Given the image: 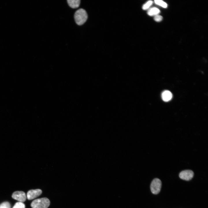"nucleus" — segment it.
<instances>
[{"instance_id": "nucleus-3", "label": "nucleus", "mask_w": 208, "mask_h": 208, "mask_svg": "<svg viewBox=\"0 0 208 208\" xmlns=\"http://www.w3.org/2000/svg\"><path fill=\"white\" fill-rule=\"evenodd\" d=\"M161 187V182L158 178L154 179L152 181L150 189L152 193L155 194H158L160 191Z\"/></svg>"}, {"instance_id": "nucleus-10", "label": "nucleus", "mask_w": 208, "mask_h": 208, "mask_svg": "<svg viewBox=\"0 0 208 208\" xmlns=\"http://www.w3.org/2000/svg\"><path fill=\"white\" fill-rule=\"evenodd\" d=\"M154 2L156 4L163 8H166L167 7V4L166 2L162 0H155L154 1Z\"/></svg>"}, {"instance_id": "nucleus-5", "label": "nucleus", "mask_w": 208, "mask_h": 208, "mask_svg": "<svg viewBox=\"0 0 208 208\" xmlns=\"http://www.w3.org/2000/svg\"><path fill=\"white\" fill-rule=\"evenodd\" d=\"M12 198L19 202H25L26 199L25 193L22 191H16L14 192L12 195Z\"/></svg>"}, {"instance_id": "nucleus-4", "label": "nucleus", "mask_w": 208, "mask_h": 208, "mask_svg": "<svg viewBox=\"0 0 208 208\" xmlns=\"http://www.w3.org/2000/svg\"><path fill=\"white\" fill-rule=\"evenodd\" d=\"M194 175L193 171L190 170H185L181 172L179 175L180 178L183 180L188 181L191 180Z\"/></svg>"}, {"instance_id": "nucleus-11", "label": "nucleus", "mask_w": 208, "mask_h": 208, "mask_svg": "<svg viewBox=\"0 0 208 208\" xmlns=\"http://www.w3.org/2000/svg\"><path fill=\"white\" fill-rule=\"evenodd\" d=\"M153 3V1H152L149 0L147 1L143 5L142 9L144 10H148Z\"/></svg>"}, {"instance_id": "nucleus-9", "label": "nucleus", "mask_w": 208, "mask_h": 208, "mask_svg": "<svg viewBox=\"0 0 208 208\" xmlns=\"http://www.w3.org/2000/svg\"><path fill=\"white\" fill-rule=\"evenodd\" d=\"M160 12L159 9L156 7H153L149 8L147 11L148 14L151 16H155L158 15Z\"/></svg>"}, {"instance_id": "nucleus-14", "label": "nucleus", "mask_w": 208, "mask_h": 208, "mask_svg": "<svg viewBox=\"0 0 208 208\" xmlns=\"http://www.w3.org/2000/svg\"><path fill=\"white\" fill-rule=\"evenodd\" d=\"M163 18L162 16L159 14L155 16L154 18V20L157 22H160L162 20Z\"/></svg>"}, {"instance_id": "nucleus-6", "label": "nucleus", "mask_w": 208, "mask_h": 208, "mask_svg": "<svg viewBox=\"0 0 208 208\" xmlns=\"http://www.w3.org/2000/svg\"><path fill=\"white\" fill-rule=\"evenodd\" d=\"M42 193V191L40 189L30 190L27 192V198L29 200L33 199L39 196Z\"/></svg>"}, {"instance_id": "nucleus-2", "label": "nucleus", "mask_w": 208, "mask_h": 208, "mask_svg": "<svg viewBox=\"0 0 208 208\" xmlns=\"http://www.w3.org/2000/svg\"><path fill=\"white\" fill-rule=\"evenodd\" d=\"M50 205V201L47 198L36 199L31 204L32 208H47Z\"/></svg>"}, {"instance_id": "nucleus-1", "label": "nucleus", "mask_w": 208, "mask_h": 208, "mask_svg": "<svg viewBox=\"0 0 208 208\" xmlns=\"http://www.w3.org/2000/svg\"><path fill=\"white\" fill-rule=\"evenodd\" d=\"M88 16L86 11L82 8L77 10L75 12L74 17L76 24L79 25H83L87 21Z\"/></svg>"}, {"instance_id": "nucleus-8", "label": "nucleus", "mask_w": 208, "mask_h": 208, "mask_svg": "<svg viewBox=\"0 0 208 208\" xmlns=\"http://www.w3.org/2000/svg\"><path fill=\"white\" fill-rule=\"evenodd\" d=\"M67 3L68 5L73 8H78L80 4V0H67Z\"/></svg>"}, {"instance_id": "nucleus-7", "label": "nucleus", "mask_w": 208, "mask_h": 208, "mask_svg": "<svg viewBox=\"0 0 208 208\" xmlns=\"http://www.w3.org/2000/svg\"><path fill=\"white\" fill-rule=\"evenodd\" d=\"M172 95L170 92L168 90L164 91L161 94V98L164 101L168 102L172 98Z\"/></svg>"}, {"instance_id": "nucleus-13", "label": "nucleus", "mask_w": 208, "mask_h": 208, "mask_svg": "<svg viewBox=\"0 0 208 208\" xmlns=\"http://www.w3.org/2000/svg\"><path fill=\"white\" fill-rule=\"evenodd\" d=\"M0 208H11V205L8 202H5L0 205Z\"/></svg>"}, {"instance_id": "nucleus-12", "label": "nucleus", "mask_w": 208, "mask_h": 208, "mask_svg": "<svg viewBox=\"0 0 208 208\" xmlns=\"http://www.w3.org/2000/svg\"><path fill=\"white\" fill-rule=\"evenodd\" d=\"M12 208H25V205L22 202L16 203Z\"/></svg>"}]
</instances>
